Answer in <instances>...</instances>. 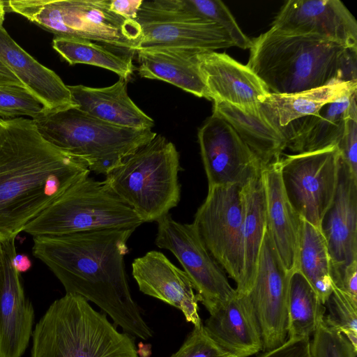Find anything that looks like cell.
Segmentation results:
<instances>
[{
	"label": "cell",
	"mask_w": 357,
	"mask_h": 357,
	"mask_svg": "<svg viewBox=\"0 0 357 357\" xmlns=\"http://www.w3.org/2000/svg\"><path fill=\"white\" fill-rule=\"evenodd\" d=\"M135 228L93 230L33 237V254L63 286L108 314L116 326L148 340L153 332L129 289L124 258Z\"/></svg>",
	"instance_id": "6da1fadb"
},
{
	"label": "cell",
	"mask_w": 357,
	"mask_h": 357,
	"mask_svg": "<svg viewBox=\"0 0 357 357\" xmlns=\"http://www.w3.org/2000/svg\"><path fill=\"white\" fill-rule=\"evenodd\" d=\"M82 160L47 142L33 119H0V242L89 175Z\"/></svg>",
	"instance_id": "7a4b0ae2"
},
{
	"label": "cell",
	"mask_w": 357,
	"mask_h": 357,
	"mask_svg": "<svg viewBox=\"0 0 357 357\" xmlns=\"http://www.w3.org/2000/svg\"><path fill=\"white\" fill-rule=\"evenodd\" d=\"M252 41L246 65L270 93L291 94L357 82V49L272 27Z\"/></svg>",
	"instance_id": "3957f363"
},
{
	"label": "cell",
	"mask_w": 357,
	"mask_h": 357,
	"mask_svg": "<svg viewBox=\"0 0 357 357\" xmlns=\"http://www.w3.org/2000/svg\"><path fill=\"white\" fill-rule=\"evenodd\" d=\"M31 357H139L135 337L121 333L85 298L66 294L36 325Z\"/></svg>",
	"instance_id": "277c9868"
},
{
	"label": "cell",
	"mask_w": 357,
	"mask_h": 357,
	"mask_svg": "<svg viewBox=\"0 0 357 357\" xmlns=\"http://www.w3.org/2000/svg\"><path fill=\"white\" fill-rule=\"evenodd\" d=\"M40 135L54 147L106 176L157 135L96 119L77 107L49 112L33 119Z\"/></svg>",
	"instance_id": "5b68a950"
},
{
	"label": "cell",
	"mask_w": 357,
	"mask_h": 357,
	"mask_svg": "<svg viewBox=\"0 0 357 357\" xmlns=\"http://www.w3.org/2000/svg\"><path fill=\"white\" fill-rule=\"evenodd\" d=\"M5 3L56 37L90 40L131 58L141 40V25L111 10L109 0H11Z\"/></svg>",
	"instance_id": "8992f818"
},
{
	"label": "cell",
	"mask_w": 357,
	"mask_h": 357,
	"mask_svg": "<svg viewBox=\"0 0 357 357\" xmlns=\"http://www.w3.org/2000/svg\"><path fill=\"white\" fill-rule=\"evenodd\" d=\"M179 153L161 135L128 157L105 181L144 222H158L181 198Z\"/></svg>",
	"instance_id": "52a82bcc"
},
{
	"label": "cell",
	"mask_w": 357,
	"mask_h": 357,
	"mask_svg": "<svg viewBox=\"0 0 357 357\" xmlns=\"http://www.w3.org/2000/svg\"><path fill=\"white\" fill-rule=\"evenodd\" d=\"M144 223L105 181L89 176L79 181L24 229L35 236L107 229L135 228Z\"/></svg>",
	"instance_id": "ba28073f"
},
{
	"label": "cell",
	"mask_w": 357,
	"mask_h": 357,
	"mask_svg": "<svg viewBox=\"0 0 357 357\" xmlns=\"http://www.w3.org/2000/svg\"><path fill=\"white\" fill-rule=\"evenodd\" d=\"M340 161L337 145L280 158L282 184L292 207L320 230L336 192Z\"/></svg>",
	"instance_id": "9c48e42d"
},
{
	"label": "cell",
	"mask_w": 357,
	"mask_h": 357,
	"mask_svg": "<svg viewBox=\"0 0 357 357\" xmlns=\"http://www.w3.org/2000/svg\"><path fill=\"white\" fill-rule=\"evenodd\" d=\"M192 224L210 254L238 287L243 270L242 187L208 188Z\"/></svg>",
	"instance_id": "30bf717a"
},
{
	"label": "cell",
	"mask_w": 357,
	"mask_h": 357,
	"mask_svg": "<svg viewBox=\"0 0 357 357\" xmlns=\"http://www.w3.org/2000/svg\"><path fill=\"white\" fill-rule=\"evenodd\" d=\"M155 244L178 259L197 291L199 301L211 313L236 291L225 271L210 254L192 224L181 223L168 213L158 220Z\"/></svg>",
	"instance_id": "8fae6325"
},
{
	"label": "cell",
	"mask_w": 357,
	"mask_h": 357,
	"mask_svg": "<svg viewBox=\"0 0 357 357\" xmlns=\"http://www.w3.org/2000/svg\"><path fill=\"white\" fill-rule=\"evenodd\" d=\"M197 136L208 188L243 187L261 174L264 166L260 160L234 128L216 113L213 112Z\"/></svg>",
	"instance_id": "7c38bea8"
},
{
	"label": "cell",
	"mask_w": 357,
	"mask_h": 357,
	"mask_svg": "<svg viewBox=\"0 0 357 357\" xmlns=\"http://www.w3.org/2000/svg\"><path fill=\"white\" fill-rule=\"evenodd\" d=\"M291 273L283 266L266 229L249 297L263 341V351L282 345L287 339V293Z\"/></svg>",
	"instance_id": "4fadbf2b"
},
{
	"label": "cell",
	"mask_w": 357,
	"mask_h": 357,
	"mask_svg": "<svg viewBox=\"0 0 357 357\" xmlns=\"http://www.w3.org/2000/svg\"><path fill=\"white\" fill-rule=\"evenodd\" d=\"M272 27L290 33L314 35L357 49V22L339 0H289Z\"/></svg>",
	"instance_id": "5bb4252c"
},
{
	"label": "cell",
	"mask_w": 357,
	"mask_h": 357,
	"mask_svg": "<svg viewBox=\"0 0 357 357\" xmlns=\"http://www.w3.org/2000/svg\"><path fill=\"white\" fill-rule=\"evenodd\" d=\"M331 261L333 284L357 261V177L340 157L336 192L321 224Z\"/></svg>",
	"instance_id": "9a60e30c"
},
{
	"label": "cell",
	"mask_w": 357,
	"mask_h": 357,
	"mask_svg": "<svg viewBox=\"0 0 357 357\" xmlns=\"http://www.w3.org/2000/svg\"><path fill=\"white\" fill-rule=\"evenodd\" d=\"M15 241L0 242L4 266L0 292V357H21L33 333L34 311L15 266Z\"/></svg>",
	"instance_id": "2e32d148"
},
{
	"label": "cell",
	"mask_w": 357,
	"mask_h": 357,
	"mask_svg": "<svg viewBox=\"0 0 357 357\" xmlns=\"http://www.w3.org/2000/svg\"><path fill=\"white\" fill-rule=\"evenodd\" d=\"M132 274L143 294L178 308L194 326L202 325L198 297L189 278L164 254L151 250L135 259Z\"/></svg>",
	"instance_id": "e0dca14e"
},
{
	"label": "cell",
	"mask_w": 357,
	"mask_h": 357,
	"mask_svg": "<svg viewBox=\"0 0 357 357\" xmlns=\"http://www.w3.org/2000/svg\"><path fill=\"white\" fill-rule=\"evenodd\" d=\"M199 66L212 100L223 101L240 109H259L269 92L247 66L225 53L202 52Z\"/></svg>",
	"instance_id": "ac0fdd59"
},
{
	"label": "cell",
	"mask_w": 357,
	"mask_h": 357,
	"mask_svg": "<svg viewBox=\"0 0 357 357\" xmlns=\"http://www.w3.org/2000/svg\"><path fill=\"white\" fill-rule=\"evenodd\" d=\"M203 326L208 335L234 357H248L263 349L260 326L246 294L236 292L210 313Z\"/></svg>",
	"instance_id": "d6986e66"
},
{
	"label": "cell",
	"mask_w": 357,
	"mask_h": 357,
	"mask_svg": "<svg viewBox=\"0 0 357 357\" xmlns=\"http://www.w3.org/2000/svg\"><path fill=\"white\" fill-rule=\"evenodd\" d=\"M261 176L266 198V228L278 255L291 273L296 270L301 218L286 195L280 158L263 167Z\"/></svg>",
	"instance_id": "ffe728a7"
},
{
	"label": "cell",
	"mask_w": 357,
	"mask_h": 357,
	"mask_svg": "<svg viewBox=\"0 0 357 357\" xmlns=\"http://www.w3.org/2000/svg\"><path fill=\"white\" fill-rule=\"evenodd\" d=\"M0 60L45 104L49 112L76 107L61 78L19 46L2 26Z\"/></svg>",
	"instance_id": "44dd1931"
},
{
	"label": "cell",
	"mask_w": 357,
	"mask_h": 357,
	"mask_svg": "<svg viewBox=\"0 0 357 357\" xmlns=\"http://www.w3.org/2000/svg\"><path fill=\"white\" fill-rule=\"evenodd\" d=\"M68 88L76 107L96 119L135 130L151 129L154 126L153 119L129 97L127 81L123 79L107 87L74 85Z\"/></svg>",
	"instance_id": "7402d4cb"
},
{
	"label": "cell",
	"mask_w": 357,
	"mask_h": 357,
	"mask_svg": "<svg viewBox=\"0 0 357 357\" xmlns=\"http://www.w3.org/2000/svg\"><path fill=\"white\" fill-rule=\"evenodd\" d=\"M184 48H150L138 50L140 77L168 82L199 98L212 100L200 72L198 54Z\"/></svg>",
	"instance_id": "603a6c76"
},
{
	"label": "cell",
	"mask_w": 357,
	"mask_h": 357,
	"mask_svg": "<svg viewBox=\"0 0 357 357\" xmlns=\"http://www.w3.org/2000/svg\"><path fill=\"white\" fill-rule=\"evenodd\" d=\"M356 91L322 107L316 113L280 128L287 148L296 153L320 151L340 143L352 99Z\"/></svg>",
	"instance_id": "cb8c5ba5"
},
{
	"label": "cell",
	"mask_w": 357,
	"mask_h": 357,
	"mask_svg": "<svg viewBox=\"0 0 357 357\" xmlns=\"http://www.w3.org/2000/svg\"><path fill=\"white\" fill-rule=\"evenodd\" d=\"M137 52L150 48H184L200 52L234 46L226 31L211 21L146 22Z\"/></svg>",
	"instance_id": "d4e9b609"
},
{
	"label": "cell",
	"mask_w": 357,
	"mask_h": 357,
	"mask_svg": "<svg viewBox=\"0 0 357 357\" xmlns=\"http://www.w3.org/2000/svg\"><path fill=\"white\" fill-rule=\"evenodd\" d=\"M213 112L225 119L264 167L279 159L287 146L282 129L262 109L242 110L223 101H214Z\"/></svg>",
	"instance_id": "484cf974"
},
{
	"label": "cell",
	"mask_w": 357,
	"mask_h": 357,
	"mask_svg": "<svg viewBox=\"0 0 357 357\" xmlns=\"http://www.w3.org/2000/svg\"><path fill=\"white\" fill-rule=\"evenodd\" d=\"M243 270L236 292L247 294L253 283L266 229V198L261 174L242 187Z\"/></svg>",
	"instance_id": "4316f807"
},
{
	"label": "cell",
	"mask_w": 357,
	"mask_h": 357,
	"mask_svg": "<svg viewBox=\"0 0 357 357\" xmlns=\"http://www.w3.org/2000/svg\"><path fill=\"white\" fill-rule=\"evenodd\" d=\"M357 82H342L291 94L268 93L261 107L280 128L312 115L325 105L356 92Z\"/></svg>",
	"instance_id": "83f0119b"
},
{
	"label": "cell",
	"mask_w": 357,
	"mask_h": 357,
	"mask_svg": "<svg viewBox=\"0 0 357 357\" xmlns=\"http://www.w3.org/2000/svg\"><path fill=\"white\" fill-rule=\"evenodd\" d=\"M296 271L304 276L324 305L333 291L326 241L319 229L302 218Z\"/></svg>",
	"instance_id": "f1b7e54d"
},
{
	"label": "cell",
	"mask_w": 357,
	"mask_h": 357,
	"mask_svg": "<svg viewBox=\"0 0 357 357\" xmlns=\"http://www.w3.org/2000/svg\"><path fill=\"white\" fill-rule=\"evenodd\" d=\"M287 310V339L310 337L324 321L326 307L298 271L290 275Z\"/></svg>",
	"instance_id": "f546056e"
},
{
	"label": "cell",
	"mask_w": 357,
	"mask_h": 357,
	"mask_svg": "<svg viewBox=\"0 0 357 357\" xmlns=\"http://www.w3.org/2000/svg\"><path fill=\"white\" fill-rule=\"evenodd\" d=\"M52 47L70 65L84 63L105 68L126 81L135 70L131 57L90 40L55 37Z\"/></svg>",
	"instance_id": "4dcf8cb0"
},
{
	"label": "cell",
	"mask_w": 357,
	"mask_h": 357,
	"mask_svg": "<svg viewBox=\"0 0 357 357\" xmlns=\"http://www.w3.org/2000/svg\"><path fill=\"white\" fill-rule=\"evenodd\" d=\"M328 314L324 321L343 334L357 349V300L333 284V291L324 303Z\"/></svg>",
	"instance_id": "1f68e13d"
},
{
	"label": "cell",
	"mask_w": 357,
	"mask_h": 357,
	"mask_svg": "<svg viewBox=\"0 0 357 357\" xmlns=\"http://www.w3.org/2000/svg\"><path fill=\"white\" fill-rule=\"evenodd\" d=\"M192 15L197 19L211 21L222 26L236 46L250 49L252 41L241 29L234 17L225 3L219 0H186Z\"/></svg>",
	"instance_id": "d6a6232c"
},
{
	"label": "cell",
	"mask_w": 357,
	"mask_h": 357,
	"mask_svg": "<svg viewBox=\"0 0 357 357\" xmlns=\"http://www.w3.org/2000/svg\"><path fill=\"white\" fill-rule=\"evenodd\" d=\"M49 112L45 104L24 87L0 86V116L13 119L29 116L35 119Z\"/></svg>",
	"instance_id": "836d02e7"
},
{
	"label": "cell",
	"mask_w": 357,
	"mask_h": 357,
	"mask_svg": "<svg viewBox=\"0 0 357 357\" xmlns=\"http://www.w3.org/2000/svg\"><path fill=\"white\" fill-rule=\"evenodd\" d=\"M312 357H356L357 349L342 333L328 327L323 321L310 342Z\"/></svg>",
	"instance_id": "e575fe53"
},
{
	"label": "cell",
	"mask_w": 357,
	"mask_h": 357,
	"mask_svg": "<svg viewBox=\"0 0 357 357\" xmlns=\"http://www.w3.org/2000/svg\"><path fill=\"white\" fill-rule=\"evenodd\" d=\"M170 357H234L220 347L206 333L203 324L194 326L180 349Z\"/></svg>",
	"instance_id": "d590c367"
},
{
	"label": "cell",
	"mask_w": 357,
	"mask_h": 357,
	"mask_svg": "<svg viewBox=\"0 0 357 357\" xmlns=\"http://www.w3.org/2000/svg\"><path fill=\"white\" fill-rule=\"evenodd\" d=\"M342 160L357 177V106L356 96L352 99L343 136L337 144Z\"/></svg>",
	"instance_id": "8d00e7d4"
},
{
	"label": "cell",
	"mask_w": 357,
	"mask_h": 357,
	"mask_svg": "<svg viewBox=\"0 0 357 357\" xmlns=\"http://www.w3.org/2000/svg\"><path fill=\"white\" fill-rule=\"evenodd\" d=\"M259 357H312L310 339H287L282 345L264 351Z\"/></svg>",
	"instance_id": "74e56055"
},
{
	"label": "cell",
	"mask_w": 357,
	"mask_h": 357,
	"mask_svg": "<svg viewBox=\"0 0 357 357\" xmlns=\"http://www.w3.org/2000/svg\"><path fill=\"white\" fill-rule=\"evenodd\" d=\"M334 286L357 300V261L345 268L339 282Z\"/></svg>",
	"instance_id": "f35d334b"
},
{
	"label": "cell",
	"mask_w": 357,
	"mask_h": 357,
	"mask_svg": "<svg viewBox=\"0 0 357 357\" xmlns=\"http://www.w3.org/2000/svg\"><path fill=\"white\" fill-rule=\"evenodd\" d=\"M144 0H109V6L114 13L130 20H136Z\"/></svg>",
	"instance_id": "ab89813d"
},
{
	"label": "cell",
	"mask_w": 357,
	"mask_h": 357,
	"mask_svg": "<svg viewBox=\"0 0 357 357\" xmlns=\"http://www.w3.org/2000/svg\"><path fill=\"white\" fill-rule=\"evenodd\" d=\"M0 86H18L26 88L20 79L1 60Z\"/></svg>",
	"instance_id": "60d3db41"
},
{
	"label": "cell",
	"mask_w": 357,
	"mask_h": 357,
	"mask_svg": "<svg viewBox=\"0 0 357 357\" xmlns=\"http://www.w3.org/2000/svg\"><path fill=\"white\" fill-rule=\"evenodd\" d=\"M15 266L17 271L21 273L26 272L31 266V262L29 257L25 255L17 254L14 258Z\"/></svg>",
	"instance_id": "b9f144b4"
},
{
	"label": "cell",
	"mask_w": 357,
	"mask_h": 357,
	"mask_svg": "<svg viewBox=\"0 0 357 357\" xmlns=\"http://www.w3.org/2000/svg\"><path fill=\"white\" fill-rule=\"evenodd\" d=\"M3 273H4V266H3V260L2 252L0 247V292L2 288V284L3 282Z\"/></svg>",
	"instance_id": "7bdbcfd3"
},
{
	"label": "cell",
	"mask_w": 357,
	"mask_h": 357,
	"mask_svg": "<svg viewBox=\"0 0 357 357\" xmlns=\"http://www.w3.org/2000/svg\"><path fill=\"white\" fill-rule=\"evenodd\" d=\"M5 15V3L4 1H0V26H2V24L4 20Z\"/></svg>",
	"instance_id": "ee69618b"
}]
</instances>
